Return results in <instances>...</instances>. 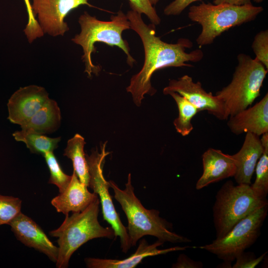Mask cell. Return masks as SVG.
Instances as JSON below:
<instances>
[{"mask_svg":"<svg viewBox=\"0 0 268 268\" xmlns=\"http://www.w3.org/2000/svg\"><path fill=\"white\" fill-rule=\"evenodd\" d=\"M126 15L131 29L140 37L144 51L143 67L132 76L126 88L132 94L134 103L139 107L145 94L153 95L156 92L151 83V76L155 71L167 67H191L193 65L187 63L200 62L203 53L199 49L186 52V49L193 46L192 42L186 38H180L175 44L162 41L155 35V25L145 24L141 14L135 10L128 11Z\"/></svg>","mask_w":268,"mask_h":268,"instance_id":"1","label":"cell"},{"mask_svg":"<svg viewBox=\"0 0 268 268\" xmlns=\"http://www.w3.org/2000/svg\"><path fill=\"white\" fill-rule=\"evenodd\" d=\"M28 14V21L24 29V34L29 43L43 36L44 32L33 14L30 0H24Z\"/></svg>","mask_w":268,"mask_h":268,"instance_id":"27","label":"cell"},{"mask_svg":"<svg viewBox=\"0 0 268 268\" xmlns=\"http://www.w3.org/2000/svg\"><path fill=\"white\" fill-rule=\"evenodd\" d=\"M226 3L236 5L251 4V0H214L213 3L217 4Z\"/></svg>","mask_w":268,"mask_h":268,"instance_id":"32","label":"cell"},{"mask_svg":"<svg viewBox=\"0 0 268 268\" xmlns=\"http://www.w3.org/2000/svg\"><path fill=\"white\" fill-rule=\"evenodd\" d=\"M268 204L267 198L258 195L251 185L226 181L217 191L213 206L216 238L223 237L241 219Z\"/></svg>","mask_w":268,"mask_h":268,"instance_id":"7","label":"cell"},{"mask_svg":"<svg viewBox=\"0 0 268 268\" xmlns=\"http://www.w3.org/2000/svg\"><path fill=\"white\" fill-rule=\"evenodd\" d=\"M12 135L16 141L24 142L31 152L43 155L53 152L61 140L60 137L51 138L43 134L22 130L15 132Z\"/></svg>","mask_w":268,"mask_h":268,"instance_id":"21","label":"cell"},{"mask_svg":"<svg viewBox=\"0 0 268 268\" xmlns=\"http://www.w3.org/2000/svg\"><path fill=\"white\" fill-rule=\"evenodd\" d=\"M163 243L158 240L155 243L149 244L145 239H142L135 252L125 259L86 258L84 261L86 267L89 268H134L147 257L183 250L188 248L175 247L166 249H158L157 247Z\"/></svg>","mask_w":268,"mask_h":268,"instance_id":"17","label":"cell"},{"mask_svg":"<svg viewBox=\"0 0 268 268\" xmlns=\"http://www.w3.org/2000/svg\"><path fill=\"white\" fill-rule=\"evenodd\" d=\"M267 253V252H265L257 257L253 252L243 251L236 257V262L232 268H255L263 260Z\"/></svg>","mask_w":268,"mask_h":268,"instance_id":"29","label":"cell"},{"mask_svg":"<svg viewBox=\"0 0 268 268\" xmlns=\"http://www.w3.org/2000/svg\"><path fill=\"white\" fill-rule=\"evenodd\" d=\"M80 32L71 39V41L80 46L83 50L82 61L85 65V72L89 77L92 73L97 74L101 68L95 65L91 60V55L95 53V43H104L110 46H117L127 55V61L132 67L135 62L130 52L127 41L122 38L124 30L131 29L126 14L120 10L116 15H112L110 21H102L84 11L78 18Z\"/></svg>","mask_w":268,"mask_h":268,"instance_id":"3","label":"cell"},{"mask_svg":"<svg viewBox=\"0 0 268 268\" xmlns=\"http://www.w3.org/2000/svg\"><path fill=\"white\" fill-rule=\"evenodd\" d=\"M268 71L256 58L238 55L231 82L215 95L222 102L228 118L247 108L260 95Z\"/></svg>","mask_w":268,"mask_h":268,"instance_id":"6","label":"cell"},{"mask_svg":"<svg viewBox=\"0 0 268 268\" xmlns=\"http://www.w3.org/2000/svg\"><path fill=\"white\" fill-rule=\"evenodd\" d=\"M263 152V147L259 136L246 133L240 149L232 155L236 167L234 177L238 184H251L256 166Z\"/></svg>","mask_w":268,"mask_h":268,"instance_id":"18","label":"cell"},{"mask_svg":"<svg viewBox=\"0 0 268 268\" xmlns=\"http://www.w3.org/2000/svg\"><path fill=\"white\" fill-rule=\"evenodd\" d=\"M8 225L18 240L46 255L53 262H57L58 247L30 217L21 212Z\"/></svg>","mask_w":268,"mask_h":268,"instance_id":"13","label":"cell"},{"mask_svg":"<svg viewBox=\"0 0 268 268\" xmlns=\"http://www.w3.org/2000/svg\"><path fill=\"white\" fill-rule=\"evenodd\" d=\"M200 0H174L164 9L166 15H178L193 2Z\"/></svg>","mask_w":268,"mask_h":268,"instance_id":"30","label":"cell"},{"mask_svg":"<svg viewBox=\"0 0 268 268\" xmlns=\"http://www.w3.org/2000/svg\"><path fill=\"white\" fill-rule=\"evenodd\" d=\"M109 187L114 194V198L120 204L128 222L127 231L130 242L135 246L137 242L146 235L153 236L164 243H189L191 240L173 232L172 225L161 217L156 209H147L136 197L132 184L131 174L128 176L125 188L121 189L113 181H109Z\"/></svg>","mask_w":268,"mask_h":268,"instance_id":"2","label":"cell"},{"mask_svg":"<svg viewBox=\"0 0 268 268\" xmlns=\"http://www.w3.org/2000/svg\"><path fill=\"white\" fill-rule=\"evenodd\" d=\"M49 94L43 87L30 85L19 88L7 103V119L20 126L28 121L49 100Z\"/></svg>","mask_w":268,"mask_h":268,"instance_id":"12","label":"cell"},{"mask_svg":"<svg viewBox=\"0 0 268 268\" xmlns=\"http://www.w3.org/2000/svg\"><path fill=\"white\" fill-rule=\"evenodd\" d=\"M34 15L44 33L63 36L69 30L65 19L73 9L82 5L94 7L88 0H32Z\"/></svg>","mask_w":268,"mask_h":268,"instance_id":"10","label":"cell"},{"mask_svg":"<svg viewBox=\"0 0 268 268\" xmlns=\"http://www.w3.org/2000/svg\"><path fill=\"white\" fill-rule=\"evenodd\" d=\"M252 48L256 58L268 69V30H262L255 36Z\"/></svg>","mask_w":268,"mask_h":268,"instance_id":"26","label":"cell"},{"mask_svg":"<svg viewBox=\"0 0 268 268\" xmlns=\"http://www.w3.org/2000/svg\"><path fill=\"white\" fill-rule=\"evenodd\" d=\"M86 142L82 136L75 134L67 142L64 155L70 159L75 171L81 182L88 187L89 174L88 164L84 153Z\"/></svg>","mask_w":268,"mask_h":268,"instance_id":"20","label":"cell"},{"mask_svg":"<svg viewBox=\"0 0 268 268\" xmlns=\"http://www.w3.org/2000/svg\"><path fill=\"white\" fill-rule=\"evenodd\" d=\"M268 211V204L255 210L236 223L223 237L199 248L215 255L223 261L226 268L230 267L236 257L258 239Z\"/></svg>","mask_w":268,"mask_h":268,"instance_id":"8","label":"cell"},{"mask_svg":"<svg viewBox=\"0 0 268 268\" xmlns=\"http://www.w3.org/2000/svg\"><path fill=\"white\" fill-rule=\"evenodd\" d=\"M150 3L152 5H155L159 1V0H149Z\"/></svg>","mask_w":268,"mask_h":268,"instance_id":"33","label":"cell"},{"mask_svg":"<svg viewBox=\"0 0 268 268\" xmlns=\"http://www.w3.org/2000/svg\"><path fill=\"white\" fill-rule=\"evenodd\" d=\"M227 126L234 134L252 133L260 136L268 132V94L253 106L229 116Z\"/></svg>","mask_w":268,"mask_h":268,"instance_id":"14","label":"cell"},{"mask_svg":"<svg viewBox=\"0 0 268 268\" xmlns=\"http://www.w3.org/2000/svg\"><path fill=\"white\" fill-rule=\"evenodd\" d=\"M128 0L131 9L135 10L141 14L146 15L151 23L155 26L160 24L161 19L149 0Z\"/></svg>","mask_w":268,"mask_h":268,"instance_id":"28","label":"cell"},{"mask_svg":"<svg viewBox=\"0 0 268 268\" xmlns=\"http://www.w3.org/2000/svg\"><path fill=\"white\" fill-rule=\"evenodd\" d=\"M264 10L252 3L236 5L203 1L190 7L189 19L201 25L196 42L200 47L212 43L214 39L231 28L254 20Z\"/></svg>","mask_w":268,"mask_h":268,"instance_id":"5","label":"cell"},{"mask_svg":"<svg viewBox=\"0 0 268 268\" xmlns=\"http://www.w3.org/2000/svg\"><path fill=\"white\" fill-rule=\"evenodd\" d=\"M106 143L105 142L101 145L100 152L96 150L93 151L90 155L86 154L89 174L88 187L98 195L103 218L113 228L115 237L120 238L122 251L126 253L131 247L127 228L123 224L115 209L109 192L108 182L105 179L103 173L105 158L110 153L106 150Z\"/></svg>","mask_w":268,"mask_h":268,"instance_id":"9","label":"cell"},{"mask_svg":"<svg viewBox=\"0 0 268 268\" xmlns=\"http://www.w3.org/2000/svg\"><path fill=\"white\" fill-rule=\"evenodd\" d=\"M43 156L50 173L49 183L56 185L59 192H63L69 184L71 175L64 172L53 152H47Z\"/></svg>","mask_w":268,"mask_h":268,"instance_id":"24","label":"cell"},{"mask_svg":"<svg viewBox=\"0 0 268 268\" xmlns=\"http://www.w3.org/2000/svg\"><path fill=\"white\" fill-rule=\"evenodd\" d=\"M253 0L256 3H260L262 2L264 0Z\"/></svg>","mask_w":268,"mask_h":268,"instance_id":"34","label":"cell"},{"mask_svg":"<svg viewBox=\"0 0 268 268\" xmlns=\"http://www.w3.org/2000/svg\"><path fill=\"white\" fill-rule=\"evenodd\" d=\"M202 162L203 172L196 185L198 190L235 174L236 167L232 155L220 150L207 149L202 155Z\"/></svg>","mask_w":268,"mask_h":268,"instance_id":"15","label":"cell"},{"mask_svg":"<svg viewBox=\"0 0 268 268\" xmlns=\"http://www.w3.org/2000/svg\"><path fill=\"white\" fill-rule=\"evenodd\" d=\"M203 264L201 262L195 261L184 254H180L177 262L173 264L174 268H201Z\"/></svg>","mask_w":268,"mask_h":268,"instance_id":"31","label":"cell"},{"mask_svg":"<svg viewBox=\"0 0 268 268\" xmlns=\"http://www.w3.org/2000/svg\"><path fill=\"white\" fill-rule=\"evenodd\" d=\"M100 200L97 198L84 210L66 215L61 225L49 232L58 238V268L68 267L72 254L88 241L99 238H116L111 227H104L98 221Z\"/></svg>","mask_w":268,"mask_h":268,"instance_id":"4","label":"cell"},{"mask_svg":"<svg viewBox=\"0 0 268 268\" xmlns=\"http://www.w3.org/2000/svg\"><path fill=\"white\" fill-rule=\"evenodd\" d=\"M176 92L197 107L199 111H206L220 120L228 119L222 102L211 92H207L200 81L194 82L192 77L184 75L177 79L170 80L163 90L165 95Z\"/></svg>","mask_w":268,"mask_h":268,"instance_id":"11","label":"cell"},{"mask_svg":"<svg viewBox=\"0 0 268 268\" xmlns=\"http://www.w3.org/2000/svg\"><path fill=\"white\" fill-rule=\"evenodd\" d=\"M61 114L57 103L49 100L28 121L20 125L21 130L44 134L57 130L60 126Z\"/></svg>","mask_w":268,"mask_h":268,"instance_id":"19","label":"cell"},{"mask_svg":"<svg viewBox=\"0 0 268 268\" xmlns=\"http://www.w3.org/2000/svg\"><path fill=\"white\" fill-rule=\"evenodd\" d=\"M175 100L178 109V116L173 122L176 131L183 136L189 135L194 127L192 123L193 117L199 112L198 109L179 94L169 92Z\"/></svg>","mask_w":268,"mask_h":268,"instance_id":"22","label":"cell"},{"mask_svg":"<svg viewBox=\"0 0 268 268\" xmlns=\"http://www.w3.org/2000/svg\"><path fill=\"white\" fill-rule=\"evenodd\" d=\"M263 152L256 166V179L251 186L260 196L267 198L268 193V132L261 138Z\"/></svg>","mask_w":268,"mask_h":268,"instance_id":"23","label":"cell"},{"mask_svg":"<svg viewBox=\"0 0 268 268\" xmlns=\"http://www.w3.org/2000/svg\"><path fill=\"white\" fill-rule=\"evenodd\" d=\"M87 186L80 182L74 171L67 188L51 201V204L58 212L65 215L69 212H79L84 210L98 195L90 192Z\"/></svg>","mask_w":268,"mask_h":268,"instance_id":"16","label":"cell"},{"mask_svg":"<svg viewBox=\"0 0 268 268\" xmlns=\"http://www.w3.org/2000/svg\"><path fill=\"white\" fill-rule=\"evenodd\" d=\"M21 205L19 198L0 195V226L8 225L21 212Z\"/></svg>","mask_w":268,"mask_h":268,"instance_id":"25","label":"cell"}]
</instances>
